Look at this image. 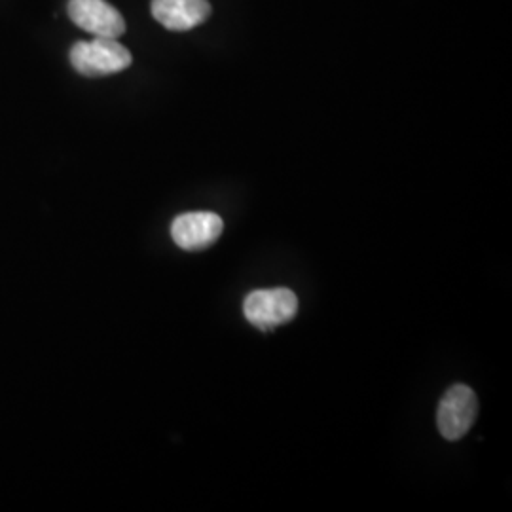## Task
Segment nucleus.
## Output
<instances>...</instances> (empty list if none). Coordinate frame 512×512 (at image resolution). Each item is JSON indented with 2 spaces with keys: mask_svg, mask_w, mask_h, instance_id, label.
Returning a JSON list of instances; mask_svg holds the SVG:
<instances>
[{
  "mask_svg": "<svg viewBox=\"0 0 512 512\" xmlns=\"http://www.w3.org/2000/svg\"><path fill=\"white\" fill-rule=\"evenodd\" d=\"M71 65L76 73L99 78L126 71L133 57L118 38L95 37L90 42L80 40L71 48Z\"/></svg>",
  "mask_w": 512,
  "mask_h": 512,
  "instance_id": "nucleus-1",
  "label": "nucleus"
},
{
  "mask_svg": "<svg viewBox=\"0 0 512 512\" xmlns=\"http://www.w3.org/2000/svg\"><path fill=\"white\" fill-rule=\"evenodd\" d=\"M298 311V298L289 289H266L249 294L243 302L245 319L258 330H274L291 323Z\"/></svg>",
  "mask_w": 512,
  "mask_h": 512,
  "instance_id": "nucleus-2",
  "label": "nucleus"
},
{
  "mask_svg": "<svg viewBox=\"0 0 512 512\" xmlns=\"http://www.w3.org/2000/svg\"><path fill=\"white\" fill-rule=\"evenodd\" d=\"M478 416V399L467 385L450 387L442 397L437 412L440 435L446 440L463 439Z\"/></svg>",
  "mask_w": 512,
  "mask_h": 512,
  "instance_id": "nucleus-3",
  "label": "nucleus"
},
{
  "mask_svg": "<svg viewBox=\"0 0 512 512\" xmlns=\"http://www.w3.org/2000/svg\"><path fill=\"white\" fill-rule=\"evenodd\" d=\"M69 18L93 37L120 38L126 33L122 14L107 0H69Z\"/></svg>",
  "mask_w": 512,
  "mask_h": 512,
  "instance_id": "nucleus-4",
  "label": "nucleus"
},
{
  "mask_svg": "<svg viewBox=\"0 0 512 512\" xmlns=\"http://www.w3.org/2000/svg\"><path fill=\"white\" fill-rule=\"evenodd\" d=\"M224 222L217 213L196 211L184 213L173 220L171 238L184 251H203L217 243L222 236Z\"/></svg>",
  "mask_w": 512,
  "mask_h": 512,
  "instance_id": "nucleus-5",
  "label": "nucleus"
},
{
  "mask_svg": "<svg viewBox=\"0 0 512 512\" xmlns=\"http://www.w3.org/2000/svg\"><path fill=\"white\" fill-rule=\"evenodd\" d=\"M152 16L169 31H190L211 16L207 0H152Z\"/></svg>",
  "mask_w": 512,
  "mask_h": 512,
  "instance_id": "nucleus-6",
  "label": "nucleus"
}]
</instances>
